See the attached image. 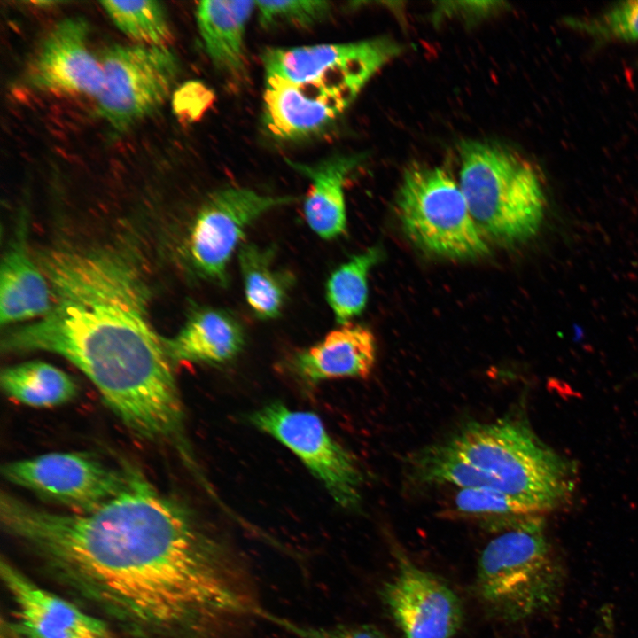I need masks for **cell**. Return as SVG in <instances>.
Returning a JSON list of instances; mask_svg holds the SVG:
<instances>
[{
  "mask_svg": "<svg viewBox=\"0 0 638 638\" xmlns=\"http://www.w3.org/2000/svg\"><path fill=\"white\" fill-rule=\"evenodd\" d=\"M248 420L292 451L337 503L346 509L359 504L362 474L358 463L317 415L274 401L250 414Z\"/></svg>",
  "mask_w": 638,
  "mask_h": 638,
  "instance_id": "9c48e42d",
  "label": "cell"
},
{
  "mask_svg": "<svg viewBox=\"0 0 638 638\" xmlns=\"http://www.w3.org/2000/svg\"><path fill=\"white\" fill-rule=\"evenodd\" d=\"M453 505L455 510L463 515L501 519L503 517L504 520L538 514L512 495L487 487L458 489Z\"/></svg>",
  "mask_w": 638,
  "mask_h": 638,
  "instance_id": "484cf974",
  "label": "cell"
},
{
  "mask_svg": "<svg viewBox=\"0 0 638 638\" xmlns=\"http://www.w3.org/2000/svg\"><path fill=\"white\" fill-rule=\"evenodd\" d=\"M101 64L105 83L97 97L98 113L120 133L157 112L180 74L170 46L116 44L105 51Z\"/></svg>",
  "mask_w": 638,
  "mask_h": 638,
  "instance_id": "ba28073f",
  "label": "cell"
},
{
  "mask_svg": "<svg viewBox=\"0 0 638 638\" xmlns=\"http://www.w3.org/2000/svg\"><path fill=\"white\" fill-rule=\"evenodd\" d=\"M270 248L243 244L238 263L248 306L261 319L276 317L282 311L291 284V276L276 270Z\"/></svg>",
  "mask_w": 638,
  "mask_h": 638,
  "instance_id": "7402d4cb",
  "label": "cell"
},
{
  "mask_svg": "<svg viewBox=\"0 0 638 638\" xmlns=\"http://www.w3.org/2000/svg\"><path fill=\"white\" fill-rule=\"evenodd\" d=\"M255 1H201L196 20L206 51L222 73L242 78L246 73L245 35Z\"/></svg>",
  "mask_w": 638,
  "mask_h": 638,
  "instance_id": "d6986e66",
  "label": "cell"
},
{
  "mask_svg": "<svg viewBox=\"0 0 638 638\" xmlns=\"http://www.w3.org/2000/svg\"><path fill=\"white\" fill-rule=\"evenodd\" d=\"M459 185L484 237L515 244L534 236L544 216L540 179L523 158L500 145L463 142Z\"/></svg>",
  "mask_w": 638,
  "mask_h": 638,
  "instance_id": "5b68a950",
  "label": "cell"
},
{
  "mask_svg": "<svg viewBox=\"0 0 638 638\" xmlns=\"http://www.w3.org/2000/svg\"><path fill=\"white\" fill-rule=\"evenodd\" d=\"M51 285L27 248L22 228L3 256L0 270V323L41 318L51 309Z\"/></svg>",
  "mask_w": 638,
  "mask_h": 638,
  "instance_id": "e0dca14e",
  "label": "cell"
},
{
  "mask_svg": "<svg viewBox=\"0 0 638 638\" xmlns=\"http://www.w3.org/2000/svg\"><path fill=\"white\" fill-rule=\"evenodd\" d=\"M206 88L198 82H189L181 87L174 96L175 112L179 115L197 117L206 105Z\"/></svg>",
  "mask_w": 638,
  "mask_h": 638,
  "instance_id": "f546056e",
  "label": "cell"
},
{
  "mask_svg": "<svg viewBox=\"0 0 638 638\" xmlns=\"http://www.w3.org/2000/svg\"><path fill=\"white\" fill-rule=\"evenodd\" d=\"M1 578L13 603V638H113L108 624L35 584L4 560Z\"/></svg>",
  "mask_w": 638,
  "mask_h": 638,
  "instance_id": "5bb4252c",
  "label": "cell"
},
{
  "mask_svg": "<svg viewBox=\"0 0 638 638\" xmlns=\"http://www.w3.org/2000/svg\"><path fill=\"white\" fill-rule=\"evenodd\" d=\"M401 50L397 43L379 37L346 43L270 47L263 51L261 62L266 77L299 83L362 61L391 60Z\"/></svg>",
  "mask_w": 638,
  "mask_h": 638,
  "instance_id": "9a60e30c",
  "label": "cell"
},
{
  "mask_svg": "<svg viewBox=\"0 0 638 638\" xmlns=\"http://www.w3.org/2000/svg\"><path fill=\"white\" fill-rule=\"evenodd\" d=\"M381 595L406 638H451L460 626L462 608L456 595L404 556Z\"/></svg>",
  "mask_w": 638,
  "mask_h": 638,
  "instance_id": "7c38bea8",
  "label": "cell"
},
{
  "mask_svg": "<svg viewBox=\"0 0 638 638\" xmlns=\"http://www.w3.org/2000/svg\"><path fill=\"white\" fill-rule=\"evenodd\" d=\"M396 204L404 231L424 252L454 260L488 253L459 183L443 168L406 169Z\"/></svg>",
  "mask_w": 638,
  "mask_h": 638,
  "instance_id": "8992f818",
  "label": "cell"
},
{
  "mask_svg": "<svg viewBox=\"0 0 638 638\" xmlns=\"http://www.w3.org/2000/svg\"><path fill=\"white\" fill-rule=\"evenodd\" d=\"M255 7L263 27H309L326 19L331 11L327 1H255Z\"/></svg>",
  "mask_w": 638,
  "mask_h": 638,
  "instance_id": "4316f807",
  "label": "cell"
},
{
  "mask_svg": "<svg viewBox=\"0 0 638 638\" xmlns=\"http://www.w3.org/2000/svg\"><path fill=\"white\" fill-rule=\"evenodd\" d=\"M100 4L114 25L137 44L170 46L171 27L161 3L142 0Z\"/></svg>",
  "mask_w": 638,
  "mask_h": 638,
  "instance_id": "d4e9b609",
  "label": "cell"
},
{
  "mask_svg": "<svg viewBox=\"0 0 638 638\" xmlns=\"http://www.w3.org/2000/svg\"><path fill=\"white\" fill-rule=\"evenodd\" d=\"M261 619L281 626L298 638H385L375 627L368 625L311 626L278 617L266 610L261 613Z\"/></svg>",
  "mask_w": 638,
  "mask_h": 638,
  "instance_id": "83f0119b",
  "label": "cell"
},
{
  "mask_svg": "<svg viewBox=\"0 0 638 638\" xmlns=\"http://www.w3.org/2000/svg\"><path fill=\"white\" fill-rule=\"evenodd\" d=\"M389 60L373 58L305 82L265 77L263 123L274 137L296 140L331 125Z\"/></svg>",
  "mask_w": 638,
  "mask_h": 638,
  "instance_id": "52a82bcc",
  "label": "cell"
},
{
  "mask_svg": "<svg viewBox=\"0 0 638 638\" xmlns=\"http://www.w3.org/2000/svg\"><path fill=\"white\" fill-rule=\"evenodd\" d=\"M127 472L122 490L86 513L3 493L2 526L130 638H241L263 610L247 561L139 471Z\"/></svg>",
  "mask_w": 638,
  "mask_h": 638,
  "instance_id": "6da1fadb",
  "label": "cell"
},
{
  "mask_svg": "<svg viewBox=\"0 0 638 638\" xmlns=\"http://www.w3.org/2000/svg\"><path fill=\"white\" fill-rule=\"evenodd\" d=\"M89 28L86 19L79 16L57 22L30 63V85L42 91L97 98L105 75L101 61L89 48Z\"/></svg>",
  "mask_w": 638,
  "mask_h": 638,
  "instance_id": "4fadbf2b",
  "label": "cell"
},
{
  "mask_svg": "<svg viewBox=\"0 0 638 638\" xmlns=\"http://www.w3.org/2000/svg\"><path fill=\"white\" fill-rule=\"evenodd\" d=\"M380 256L370 248L331 272L325 285L326 300L336 321L343 325L359 315L368 300V275Z\"/></svg>",
  "mask_w": 638,
  "mask_h": 638,
  "instance_id": "cb8c5ba5",
  "label": "cell"
},
{
  "mask_svg": "<svg viewBox=\"0 0 638 638\" xmlns=\"http://www.w3.org/2000/svg\"><path fill=\"white\" fill-rule=\"evenodd\" d=\"M3 477L43 499L71 509L91 511L119 494L127 482V467L115 470L92 455L48 453L6 463Z\"/></svg>",
  "mask_w": 638,
  "mask_h": 638,
  "instance_id": "8fae6325",
  "label": "cell"
},
{
  "mask_svg": "<svg viewBox=\"0 0 638 638\" xmlns=\"http://www.w3.org/2000/svg\"><path fill=\"white\" fill-rule=\"evenodd\" d=\"M411 467L419 482L447 484L458 489L487 487L505 492L497 480L467 461L449 441L420 450L413 455Z\"/></svg>",
  "mask_w": 638,
  "mask_h": 638,
  "instance_id": "603a6c76",
  "label": "cell"
},
{
  "mask_svg": "<svg viewBox=\"0 0 638 638\" xmlns=\"http://www.w3.org/2000/svg\"><path fill=\"white\" fill-rule=\"evenodd\" d=\"M3 392L11 399L35 408H51L72 401L78 392L74 379L43 361H29L4 369Z\"/></svg>",
  "mask_w": 638,
  "mask_h": 638,
  "instance_id": "44dd1931",
  "label": "cell"
},
{
  "mask_svg": "<svg viewBox=\"0 0 638 638\" xmlns=\"http://www.w3.org/2000/svg\"><path fill=\"white\" fill-rule=\"evenodd\" d=\"M296 199L243 187L212 193L198 209L187 237V255L195 272L211 282L226 284L229 263L247 228L263 214Z\"/></svg>",
  "mask_w": 638,
  "mask_h": 638,
  "instance_id": "30bf717a",
  "label": "cell"
},
{
  "mask_svg": "<svg viewBox=\"0 0 638 638\" xmlns=\"http://www.w3.org/2000/svg\"><path fill=\"white\" fill-rule=\"evenodd\" d=\"M245 342L239 322L218 308L194 312L178 333L164 339L171 362L220 364L232 360Z\"/></svg>",
  "mask_w": 638,
  "mask_h": 638,
  "instance_id": "ac0fdd59",
  "label": "cell"
},
{
  "mask_svg": "<svg viewBox=\"0 0 638 638\" xmlns=\"http://www.w3.org/2000/svg\"><path fill=\"white\" fill-rule=\"evenodd\" d=\"M564 579L563 562L550 543L543 517L537 514L505 522L503 532L486 545L476 587L494 613L519 621L552 609Z\"/></svg>",
  "mask_w": 638,
  "mask_h": 638,
  "instance_id": "3957f363",
  "label": "cell"
},
{
  "mask_svg": "<svg viewBox=\"0 0 638 638\" xmlns=\"http://www.w3.org/2000/svg\"><path fill=\"white\" fill-rule=\"evenodd\" d=\"M605 34L626 41H638V0L623 2L611 9L599 22Z\"/></svg>",
  "mask_w": 638,
  "mask_h": 638,
  "instance_id": "f1b7e54d",
  "label": "cell"
},
{
  "mask_svg": "<svg viewBox=\"0 0 638 638\" xmlns=\"http://www.w3.org/2000/svg\"><path fill=\"white\" fill-rule=\"evenodd\" d=\"M357 162L353 156H333L313 165L287 160L310 181L304 215L309 228L322 238H335L346 230L344 184Z\"/></svg>",
  "mask_w": 638,
  "mask_h": 638,
  "instance_id": "ffe728a7",
  "label": "cell"
},
{
  "mask_svg": "<svg viewBox=\"0 0 638 638\" xmlns=\"http://www.w3.org/2000/svg\"><path fill=\"white\" fill-rule=\"evenodd\" d=\"M376 360L372 332L359 324L346 323L330 331L316 344L294 354L289 370L310 385L336 378H366Z\"/></svg>",
  "mask_w": 638,
  "mask_h": 638,
  "instance_id": "2e32d148",
  "label": "cell"
},
{
  "mask_svg": "<svg viewBox=\"0 0 638 638\" xmlns=\"http://www.w3.org/2000/svg\"><path fill=\"white\" fill-rule=\"evenodd\" d=\"M35 259L51 285V307L8 331L2 350L58 354L90 379L134 433L178 436L183 410L172 362L150 323L135 264L112 248L68 245L44 249Z\"/></svg>",
  "mask_w": 638,
  "mask_h": 638,
  "instance_id": "7a4b0ae2",
  "label": "cell"
},
{
  "mask_svg": "<svg viewBox=\"0 0 638 638\" xmlns=\"http://www.w3.org/2000/svg\"><path fill=\"white\" fill-rule=\"evenodd\" d=\"M449 442L538 514L566 503L574 488L573 465L542 443L523 419L470 424Z\"/></svg>",
  "mask_w": 638,
  "mask_h": 638,
  "instance_id": "277c9868",
  "label": "cell"
}]
</instances>
